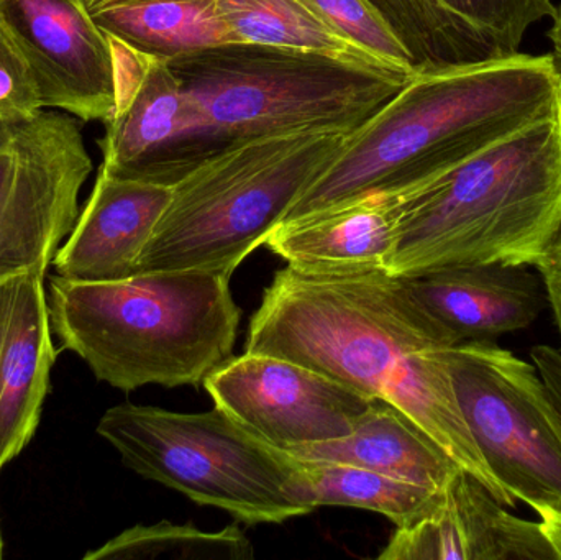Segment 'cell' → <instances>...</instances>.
Instances as JSON below:
<instances>
[{
    "label": "cell",
    "instance_id": "cell-5",
    "mask_svg": "<svg viewBox=\"0 0 561 560\" xmlns=\"http://www.w3.org/2000/svg\"><path fill=\"white\" fill-rule=\"evenodd\" d=\"M168 65L193 102L210 158L273 135H352L412 78L252 42L210 46Z\"/></svg>",
    "mask_w": 561,
    "mask_h": 560
},
{
    "label": "cell",
    "instance_id": "cell-28",
    "mask_svg": "<svg viewBox=\"0 0 561 560\" xmlns=\"http://www.w3.org/2000/svg\"><path fill=\"white\" fill-rule=\"evenodd\" d=\"M540 525H542L543 535L547 541L556 551L557 558L561 560V515L556 513H540Z\"/></svg>",
    "mask_w": 561,
    "mask_h": 560
},
{
    "label": "cell",
    "instance_id": "cell-19",
    "mask_svg": "<svg viewBox=\"0 0 561 560\" xmlns=\"http://www.w3.org/2000/svg\"><path fill=\"white\" fill-rule=\"evenodd\" d=\"M99 28L124 45L170 61L239 42L217 12V0H84Z\"/></svg>",
    "mask_w": 561,
    "mask_h": 560
},
{
    "label": "cell",
    "instance_id": "cell-27",
    "mask_svg": "<svg viewBox=\"0 0 561 560\" xmlns=\"http://www.w3.org/2000/svg\"><path fill=\"white\" fill-rule=\"evenodd\" d=\"M530 358L546 381L550 398L561 414V348L537 345L530 352Z\"/></svg>",
    "mask_w": 561,
    "mask_h": 560
},
{
    "label": "cell",
    "instance_id": "cell-20",
    "mask_svg": "<svg viewBox=\"0 0 561 560\" xmlns=\"http://www.w3.org/2000/svg\"><path fill=\"white\" fill-rule=\"evenodd\" d=\"M294 460V492L309 512L320 506L366 510L388 516L398 526L417 515L442 492L363 467L296 457Z\"/></svg>",
    "mask_w": 561,
    "mask_h": 560
},
{
    "label": "cell",
    "instance_id": "cell-3",
    "mask_svg": "<svg viewBox=\"0 0 561 560\" xmlns=\"http://www.w3.org/2000/svg\"><path fill=\"white\" fill-rule=\"evenodd\" d=\"M226 272L168 270L117 282L49 278V321L61 351L122 391L199 387L233 357L240 308Z\"/></svg>",
    "mask_w": 561,
    "mask_h": 560
},
{
    "label": "cell",
    "instance_id": "cell-6",
    "mask_svg": "<svg viewBox=\"0 0 561 560\" xmlns=\"http://www.w3.org/2000/svg\"><path fill=\"white\" fill-rule=\"evenodd\" d=\"M346 137L273 135L210 158L174 184L137 273L206 270L232 275L283 222Z\"/></svg>",
    "mask_w": 561,
    "mask_h": 560
},
{
    "label": "cell",
    "instance_id": "cell-9",
    "mask_svg": "<svg viewBox=\"0 0 561 560\" xmlns=\"http://www.w3.org/2000/svg\"><path fill=\"white\" fill-rule=\"evenodd\" d=\"M92 171L81 127L66 112L0 122V282L42 273L72 232Z\"/></svg>",
    "mask_w": 561,
    "mask_h": 560
},
{
    "label": "cell",
    "instance_id": "cell-4",
    "mask_svg": "<svg viewBox=\"0 0 561 560\" xmlns=\"http://www.w3.org/2000/svg\"><path fill=\"white\" fill-rule=\"evenodd\" d=\"M561 219V105L401 196L388 272L537 266Z\"/></svg>",
    "mask_w": 561,
    "mask_h": 560
},
{
    "label": "cell",
    "instance_id": "cell-8",
    "mask_svg": "<svg viewBox=\"0 0 561 560\" xmlns=\"http://www.w3.org/2000/svg\"><path fill=\"white\" fill-rule=\"evenodd\" d=\"M455 397L488 469L514 502L561 515V414L536 365L494 342L447 352Z\"/></svg>",
    "mask_w": 561,
    "mask_h": 560
},
{
    "label": "cell",
    "instance_id": "cell-1",
    "mask_svg": "<svg viewBox=\"0 0 561 560\" xmlns=\"http://www.w3.org/2000/svg\"><path fill=\"white\" fill-rule=\"evenodd\" d=\"M455 345L388 270L329 275L287 265L263 293L245 352L296 362L394 404L461 470L514 508L458 407L447 358Z\"/></svg>",
    "mask_w": 561,
    "mask_h": 560
},
{
    "label": "cell",
    "instance_id": "cell-18",
    "mask_svg": "<svg viewBox=\"0 0 561 560\" xmlns=\"http://www.w3.org/2000/svg\"><path fill=\"white\" fill-rule=\"evenodd\" d=\"M299 460L346 464L440 492L460 467L411 418L376 400L348 436L284 450Z\"/></svg>",
    "mask_w": 561,
    "mask_h": 560
},
{
    "label": "cell",
    "instance_id": "cell-21",
    "mask_svg": "<svg viewBox=\"0 0 561 560\" xmlns=\"http://www.w3.org/2000/svg\"><path fill=\"white\" fill-rule=\"evenodd\" d=\"M217 12L239 42L322 53L391 68L333 32L302 0H217Z\"/></svg>",
    "mask_w": 561,
    "mask_h": 560
},
{
    "label": "cell",
    "instance_id": "cell-14",
    "mask_svg": "<svg viewBox=\"0 0 561 560\" xmlns=\"http://www.w3.org/2000/svg\"><path fill=\"white\" fill-rule=\"evenodd\" d=\"M401 278L457 345L529 328L549 305L542 278L526 265L448 266Z\"/></svg>",
    "mask_w": 561,
    "mask_h": 560
},
{
    "label": "cell",
    "instance_id": "cell-13",
    "mask_svg": "<svg viewBox=\"0 0 561 560\" xmlns=\"http://www.w3.org/2000/svg\"><path fill=\"white\" fill-rule=\"evenodd\" d=\"M104 124L101 170L111 176L173 187L210 160L193 102L168 61L151 59Z\"/></svg>",
    "mask_w": 561,
    "mask_h": 560
},
{
    "label": "cell",
    "instance_id": "cell-15",
    "mask_svg": "<svg viewBox=\"0 0 561 560\" xmlns=\"http://www.w3.org/2000/svg\"><path fill=\"white\" fill-rule=\"evenodd\" d=\"M173 196V187L99 170L75 229L53 259L71 282H117L137 275L138 260Z\"/></svg>",
    "mask_w": 561,
    "mask_h": 560
},
{
    "label": "cell",
    "instance_id": "cell-26",
    "mask_svg": "<svg viewBox=\"0 0 561 560\" xmlns=\"http://www.w3.org/2000/svg\"><path fill=\"white\" fill-rule=\"evenodd\" d=\"M536 268L546 286L547 299L561 338V219Z\"/></svg>",
    "mask_w": 561,
    "mask_h": 560
},
{
    "label": "cell",
    "instance_id": "cell-10",
    "mask_svg": "<svg viewBox=\"0 0 561 560\" xmlns=\"http://www.w3.org/2000/svg\"><path fill=\"white\" fill-rule=\"evenodd\" d=\"M204 388L217 410L279 450L348 436L376 401L312 368L256 352L229 358Z\"/></svg>",
    "mask_w": 561,
    "mask_h": 560
},
{
    "label": "cell",
    "instance_id": "cell-30",
    "mask_svg": "<svg viewBox=\"0 0 561 560\" xmlns=\"http://www.w3.org/2000/svg\"><path fill=\"white\" fill-rule=\"evenodd\" d=\"M2 548H3L2 536H0V559H2Z\"/></svg>",
    "mask_w": 561,
    "mask_h": 560
},
{
    "label": "cell",
    "instance_id": "cell-29",
    "mask_svg": "<svg viewBox=\"0 0 561 560\" xmlns=\"http://www.w3.org/2000/svg\"><path fill=\"white\" fill-rule=\"evenodd\" d=\"M552 20L553 23L549 32V38L553 45V58H556L557 65L561 69V3L557 7Z\"/></svg>",
    "mask_w": 561,
    "mask_h": 560
},
{
    "label": "cell",
    "instance_id": "cell-7",
    "mask_svg": "<svg viewBox=\"0 0 561 560\" xmlns=\"http://www.w3.org/2000/svg\"><path fill=\"white\" fill-rule=\"evenodd\" d=\"M98 434L138 476L245 525H280L310 513L294 492V457L217 408L190 414L118 404L105 411Z\"/></svg>",
    "mask_w": 561,
    "mask_h": 560
},
{
    "label": "cell",
    "instance_id": "cell-23",
    "mask_svg": "<svg viewBox=\"0 0 561 560\" xmlns=\"http://www.w3.org/2000/svg\"><path fill=\"white\" fill-rule=\"evenodd\" d=\"M323 23L391 68L414 75L411 53L371 0H302Z\"/></svg>",
    "mask_w": 561,
    "mask_h": 560
},
{
    "label": "cell",
    "instance_id": "cell-25",
    "mask_svg": "<svg viewBox=\"0 0 561 560\" xmlns=\"http://www.w3.org/2000/svg\"><path fill=\"white\" fill-rule=\"evenodd\" d=\"M43 108L35 75L0 23V122L23 121Z\"/></svg>",
    "mask_w": 561,
    "mask_h": 560
},
{
    "label": "cell",
    "instance_id": "cell-2",
    "mask_svg": "<svg viewBox=\"0 0 561 560\" xmlns=\"http://www.w3.org/2000/svg\"><path fill=\"white\" fill-rule=\"evenodd\" d=\"M561 105L553 55L415 71L302 191L283 222L363 197L404 196Z\"/></svg>",
    "mask_w": 561,
    "mask_h": 560
},
{
    "label": "cell",
    "instance_id": "cell-11",
    "mask_svg": "<svg viewBox=\"0 0 561 560\" xmlns=\"http://www.w3.org/2000/svg\"><path fill=\"white\" fill-rule=\"evenodd\" d=\"M0 23L25 55L43 107L82 122H107L115 108L111 38L84 0H0Z\"/></svg>",
    "mask_w": 561,
    "mask_h": 560
},
{
    "label": "cell",
    "instance_id": "cell-22",
    "mask_svg": "<svg viewBox=\"0 0 561 560\" xmlns=\"http://www.w3.org/2000/svg\"><path fill=\"white\" fill-rule=\"evenodd\" d=\"M171 556L176 559H252V542L237 525L222 532L206 533L193 525H138L112 538L85 560H140Z\"/></svg>",
    "mask_w": 561,
    "mask_h": 560
},
{
    "label": "cell",
    "instance_id": "cell-12",
    "mask_svg": "<svg viewBox=\"0 0 561 560\" xmlns=\"http://www.w3.org/2000/svg\"><path fill=\"white\" fill-rule=\"evenodd\" d=\"M458 470L417 515L396 526L381 560H559L540 523L514 516Z\"/></svg>",
    "mask_w": 561,
    "mask_h": 560
},
{
    "label": "cell",
    "instance_id": "cell-24",
    "mask_svg": "<svg viewBox=\"0 0 561 560\" xmlns=\"http://www.w3.org/2000/svg\"><path fill=\"white\" fill-rule=\"evenodd\" d=\"M455 13L493 36L507 55L519 53L534 23L553 16L552 0H442Z\"/></svg>",
    "mask_w": 561,
    "mask_h": 560
},
{
    "label": "cell",
    "instance_id": "cell-16",
    "mask_svg": "<svg viewBox=\"0 0 561 560\" xmlns=\"http://www.w3.org/2000/svg\"><path fill=\"white\" fill-rule=\"evenodd\" d=\"M45 275L0 282V470L32 441L56 361Z\"/></svg>",
    "mask_w": 561,
    "mask_h": 560
},
{
    "label": "cell",
    "instance_id": "cell-17",
    "mask_svg": "<svg viewBox=\"0 0 561 560\" xmlns=\"http://www.w3.org/2000/svg\"><path fill=\"white\" fill-rule=\"evenodd\" d=\"M399 214L401 196L363 197L279 224L263 245L300 272L343 275L388 270Z\"/></svg>",
    "mask_w": 561,
    "mask_h": 560
}]
</instances>
